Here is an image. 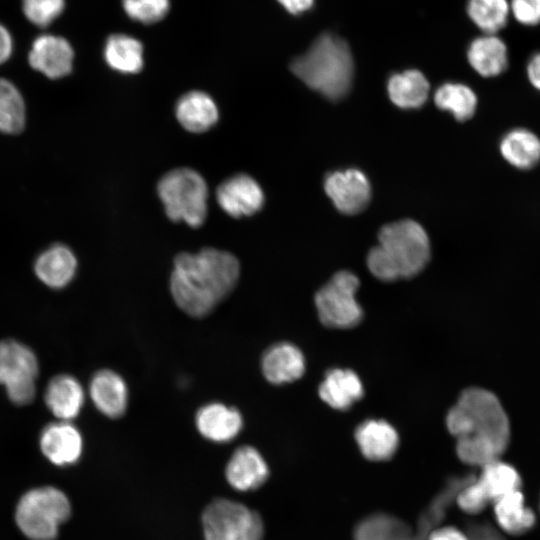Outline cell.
Masks as SVG:
<instances>
[{
  "label": "cell",
  "mask_w": 540,
  "mask_h": 540,
  "mask_svg": "<svg viewBox=\"0 0 540 540\" xmlns=\"http://www.w3.org/2000/svg\"><path fill=\"white\" fill-rule=\"evenodd\" d=\"M296 77L330 100L343 98L354 74L349 46L332 33L320 35L303 55L290 65Z\"/></svg>",
  "instance_id": "277c9868"
},
{
  "label": "cell",
  "mask_w": 540,
  "mask_h": 540,
  "mask_svg": "<svg viewBox=\"0 0 540 540\" xmlns=\"http://www.w3.org/2000/svg\"><path fill=\"white\" fill-rule=\"evenodd\" d=\"M476 481L492 504L499 498L519 490L522 484L516 468L500 459L483 466Z\"/></svg>",
  "instance_id": "f1b7e54d"
},
{
  "label": "cell",
  "mask_w": 540,
  "mask_h": 540,
  "mask_svg": "<svg viewBox=\"0 0 540 540\" xmlns=\"http://www.w3.org/2000/svg\"><path fill=\"white\" fill-rule=\"evenodd\" d=\"M85 392L81 383L72 375L58 374L50 379L44 392V402L55 418L71 421L84 405Z\"/></svg>",
  "instance_id": "ac0fdd59"
},
{
  "label": "cell",
  "mask_w": 540,
  "mask_h": 540,
  "mask_svg": "<svg viewBox=\"0 0 540 540\" xmlns=\"http://www.w3.org/2000/svg\"><path fill=\"white\" fill-rule=\"evenodd\" d=\"M261 371L272 384L293 382L304 374L305 358L295 345L288 342L276 343L263 353Z\"/></svg>",
  "instance_id": "e0dca14e"
},
{
  "label": "cell",
  "mask_w": 540,
  "mask_h": 540,
  "mask_svg": "<svg viewBox=\"0 0 540 540\" xmlns=\"http://www.w3.org/2000/svg\"><path fill=\"white\" fill-rule=\"evenodd\" d=\"M510 14L524 26L540 23V0H509Z\"/></svg>",
  "instance_id": "d590c367"
},
{
  "label": "cell",
  "mask_w": 540,
  "mask_h": 540,
  "mask_svg": "<svg viewBox=\"0 0 540 540\" xmlns=\"http://www.w3.org/2000/svg\"><path fill=\"white\" fill-rule=\"evenodd\" d=\"M289 13L293 15L301 14L309 10L314 0H277Z\"/></svg>",
  "instance_id": "60d3db41"
},
{
  "label": "cell",
  "mask_w": 540,
  "mask_h": 540,
  "mask_svg": "<svg viewBox=\"0 0 540 540\" xmlns=\"http://www.w3.org/2000/svg\"><path fill=\"white\" fill-rule=\"evenodd\" d=\"M499 151L512 167L528 170L540 162V138L527 128H514L501 138Z\"/></svg>",
  "instance_id": "cb8c5ba5"
},
{
  "label": "cell",
  "mask_w": 540,
  "mask_h": 540,
  "mask_svg": "<svg viewBox=\"0 0 540 540\" xmlns=\"http://www.w3.org/2000/svg\"><path fill=\"white\" fill-rule=\"evenodd\" d=\"M467 534L470 540H503L490 526L481 523L469 525Z\"/></svg>",
  "instance_id": "74e56055"
},
{
  "label": "cell",
  "mask_w": 540,
  "mask_h": 540,
  "mask_svg": "<svg viewBox=\"0 0 540 540\" xmlns=\"http://www.w3.org/2000/svg\"><path fill=\"white\" fill-rule=\"evenodd\" d=\"M125 13L134 21L153 24L162 20L170 8L169 0H122Z\"/></svg>",
  "instance_id": "836d02e7"
},
{
  "label": "cell",
  "mask_w": 540,
  "mask_h": 540,
  "mask_svg": "<svg viewBox=\"0 0 540 540\" xmlns=\"http://www.w3.org/2000/svg\"><path fill=\"white\" fill-rule=\"evenodd\" d=\"M39 443L44 456L58 466L75 463L83 448L82 436L70 421L58 420L47 425L41 432Z\"/></svg>",
  "instance_id": "5bb4252c"
},
{
  "label": "cell",
  "mask_w": 540,
  "mask_h": 540,
  "mask_svg": "<svg viewBox=\"0 0 540 540\" xmlns=\"http://www.w3.org/2000/svg\"><path fill=\"white\" fill-rule=\"evenodd\" d=\"M205 540H262L264 525L260 515L228 499L212 501L202 514Z\"/></svg>",
  "instance_id": "52a82bcc"
},
{
  "label": "cell",
  "mask_w": 540,
  "mask_h": 540,
  "mask_svg": "<svg viewBox=\"0 0 540 540\" xmlns=\"http://www.w3.org/2000/svg\"><path fill=\"white\" fill-rule=\"evenodd\" d=\"M430 242L424 228L406 219L383 226L378 245L370 250L367 266L382 281L410 278L426 266Z\"/></svg>",
  "instance_id": "3957f363"
},
{
  "label": "cell",
  "mask_w": 540,
  "mask_h": 540,
  "mask_svg": "<svg viewBox=\"0 0 540 540\" xmlns=\"http://www.w3.org/2000/svg\"><path fill=\"white\" fill-rule=\"evenodd\" d=\"M228 483L239 491L252 490L268 477V466L261 454L252 446L237 448L226 466Z\"/></svg>",
  "instance_id": "ffe728a7"
},
{
  "label": "cell",
  "mask_w": 540,
  "mask_h": 540,
  "mask_svg": "<svg viewBox=\"0 0 540 540\" xmlns=\"http://www.w3.org/2000/svg\"><path fill=\"white\" fill-rule=\"evenodd\" d=\"M107 65L123 74L138 73L144 64L142 43L126 34L110 35L104 46Z\"/></svg>",
  "instance_id": "4316f807"
},
{
  "label": "cell",
  "mask_w": 540,
  "mask_h": 540,
  "mask_svg": "<svg viewBox=\"0 0 540 540\" xmlns=\"http://www.w3.org/2000/svg\"><path fill=\"white\" fill-rule=\"evenodd\" d=\"M445 515L439 504L430 502L415 528L396 516L375 513L356 526L354 540H427L431 532L440 527Z\"/></svg>",
  "instance_id": "30bf717a"
},
{
  "label": "cell",
  "mask_w": 540,
  "mask_h": 540,
  "mask_svg": "<svg viewBox=\"0 0 540 540\" xmlns=\"http://www.w3.org/2000/svg\"><path fill=\"white\" fill-rule=\"evenodd\" d=\"M363 395L361 380L349 369L329 371L319 386L320 398L334 409L346 410Z\"/></svg>",
  "instance_id": "d4e9b609"
},
{
  "label": "cell",
  "mask_w": 540,
  "mask_h": 540,
  "mask_svg": "<svg viewBox=\"0 0 540 540\" xmlns=\"http://www.w3.org/2000/svg\"><path fill=\"white\" fill-rule=\"evenodd\" d=\"M358 278L349 271L336 273L315 295L321 322L332 328H351L362 318V309L355 294Z\"/></svg>",
  "instance_id": "9c48e42d"
},
{
  "label": "cell",
  "mask_w": 540,
  "mask_h": 540,
  "mask_svg": "<svg viewBox=\"0 0 540 540\" xmlns=\"http://www.w3.org/2000/svg\"><path fill=\"white\" fill-rule=\"evenodd\" d=\"M470 66L483 77H495L508 67V48L496 34H484L475 38L467 50Z\"/></svg>",
  "instance_id": "7402d4cb"
},
{
  "label": "cell",
  "mask_w": 540,
  "mask_h": 540,
  "mask_svg": "<svg viewBox=\"0 0 540 540\" xmlns=\"http://www.w3.org/2000/svg\"><path fill=\"white\" fill-rule=\"evenodd\" d=\"M77 271V258L73 251L63 244H54L36 258L34 272L37 278L52 289L66 287Z\"/></svg>",
  "instance_id": "d6986e66"
},
{
  "label": "cell",
  "mask_w": 540,
  "mask_h": 540,
  "mask_svg": "<svg viewBox=\"0 0 540 540\" xmlns=\"http://www.w3.org/2000/svg\"><path fill=\"white\" fill-rule=\"evenodd\" d=\"M157 191L172 221H183L191 227L205 221L208 188L198 172L189 168L169 171L160 179Z\"/></svg>",
  "instance_id": "5b68a950"
},
{
  "label": "cell",
  "mask_w": 540,
  "mask_h": 540,
  "mask_svg": "<svg viewBox=\"0 0 540 540\" xmlns=\"http://www.w3.org/2000/svg\"><path fill=\"white\" fill-rule=\"evenodd\" d=\"M526 74L531 86L540 92V52L534 53L528 60Z\"/></svg>",
  "instance_id": "f35d334b"
},
{
  "label": "cell",
  "mask_w": 540,
  "mask_h": 540,
  "mask_svg": "<svg viewBox=\"0 0 540 540\" xmlns=\"http://www.w3.org/2000/svg\"><path fill=\"white\" fill-rule=\"evenodd\" d=\"M13 52V38L9 30L0 23V65L6 62Z\"/></svg>",
  "instance_id": "ab89813d"
},
{
  "label": "cell",
  "mask_w": 540,
  "mask_h": 540,
  "mask_svg": "<svg viewBox=\"0 0 540 540\" xmlns=\"http://www.w3.org/2000/svg\"><path fill=\"white\" fill-rule=\"evenodd\" d=\"M456 438V453L465 464L482 468L500 459L510 440V424L498 398L483 388L462 392L446 417Z\"/></svg>",
  "instance_id": "6da1fadb"
},
{
  "label": "cell",
  "mask_w": 540,
  "mask_h": 540,
  "mask_svg": "<svg viewBox=\"0 0 540 540\" xmlns=\"http://www.w3.org/2000/svg\"><path fill=\"white\" fill-rule=\"evenodd\" d=\"M89 395L99 412L109 418H119L127 410L128 388L115 371L101 369L91 378Z\"/></svg>",
  "instance_id": "9a60e30c"
},
{
  "label": "cell",
  "mask_w": 540,
  "mask_h": 540,
  "mask_svg": "<svg viewBox=\"0 0 540 540\" xmlns=\"http://www.w3.org/2000/svg\"><path fill=\"white\" fill-rule=\"evenodd\" d=\"M70 515V503L57 488L46 486L32 489L19 500L16 522L31 540H53L59 526Z\"/></svg>",
  "instance_id": "8992f818"
},
{
  "label": "cell",
  "mask_w": 540,
  "mask_h": 540,
  "mask_svg": "<svg viewBox=\"0 0 540 540\" xmlns=\"http://www.w3.org/2000/svg\"><path fill=\"white\" fill-rule=\"evenodd\" d=\"M438 108L450 111L459 121L470 119L477 108V96L467 85L460 83H445L434 95Z\"/></svg>",
  "instance_id": "f546056e"
},
{
  "label": "cell",
  "mask_w": 540,
  "mask_h": 540,
  "mask_svg": "<svg viewBox=\"0 0 540 540\" xmlns=\"http://www.w3.org/2000/svg\"><path fill=\"white\" fill-rule=\"evenodd\" d=\"M324 189L335 207L344 214L361 212L369 203L371 187L359 170L336 171L327 176Z\"/></svg>",
  "instance_id": "7c38bea8"
},
{
  "label": "cell",
  "mask_w": 540,
  "mask_h": 540,
  "mask_svg": "<svg viewBox=\"0 0 540 540\" xmlns=\"http://www.w3.org/2000/svg\"><path fill=\"white\" fill-rule=\"evenodd\" d=\"M467 13L484 34H496L509 20V0H468Z\"/></svg>",
  "instance_id": "1f68e13d"
},
{
  "label": "cell",
  "mask_w": 540,
  "mask_h": 540,
  "mask_svg": "<svg viewBox=\"0 0 540 540\" xmlns=\"http://www.w3.org/2000/svg\"><path fill=\"white\" fill-rule=\"evenodd\" d=\"M25 102L18 88L0 78V132L18 134L25 126Z\"/></svg>",
  "instance_id": "4dcf8cb0"
},
{
  "label": "cell",
  "mask_w": 540,
  "mask_h": 540,
  "mask_svg": "<svg viewBox=\"0 0 540 540\" xmlns=\"http://www.w3.org/2000/svg\"><path fill=\"white\" fill-rule=\"evenodd\" d=\"M175 113L183 128L193 133L209 130L219 117L214 100L202 91L182 95L176 103Z\"/></svg>",
  "instance_id": "603a6c76"
},
{
  "label": "cell",
  "mask_w": 540,
  "mask_h": 540,
  "mask_svg": "<svg viewBox=\"0 0 540 540\" xmlns=\"http://www.w3.org/2000/svg\"><path fill=\"white\" fill-rule=\"evenodd\" d=\"M216 198L223 211L235 218L256 213L264 203L260 185L247 174H237L223 181L217 188Z\"/></svg>",
  "instance_id": "4fadbf2b"
},
{
  "label": "cell",
  "mask_w": 540,
  "mask_h": 540,
  "mask_svg": "<svg viewBox=\"0 0 540 540\" xmlns=\"http://www.w3.org/2000/svg\"><path fill=\"white\" fill-rule=\"evenodd\" d=\"M495 520L499 528L510 535H520L533 528L534 511L526 506L521 489L513 491L493 503Z\"/></svg>",
  "instance_id": "484cf974"
},
{
  "label": "cell",
  "mask_w": 540,
  "mask_h": 540,
  "mask_svg": "<svg viewBox=\"0 0 540 540\" xmlns=\"http://www.w3.org/2000/svg\"><path fill=\"white\" fill-rule=\"evenodd\" d=\"M38 373V359L31 348L14 339L0 341V385L13 404L34 400Z\"/></svg>",
  "instance_id": "ba28073f"
},
{
  "label": "cell",
  "mask_w": 540,
  "mask_h": 540,
  "mask_svg": "<svg viewBox=\"0 0 540 540\" xmlns=\"http://www.w3.org/2000/svg\"><path fill=\"white\" fill-rule=\"evenodd\" d=\"M239 277L240 263L232 253L206 247L176 255L169 289L179 309L190 317L202 318L232 293Z\"/></svg>",
  "instance_id": "7a4b0ae2"
},
{
  "label": "cell",
  "mask_w": 540,
  "mask_h": 540,
  "mask_svg": "<svg viewBox=\"0 0 540 540\" xmlns=\"http://www.w3.org/2000/svg\"><path fill=\"white\" fill-rule=\"evenodd\" d=\"M427 540H470L467 532L453 526L438 527L431 532Z\"/></svg>",
  "instance_id": "8d00e7d4"
},
{
  "label": "cell",
  "mask_w": 540,
  "mask_h": 540,
  "mask_svg": "<svg viewBox=\"0 0 540 540\" xmlns=\"http://www.w3.org/2000/svg\"><path fill=\"white\" fill-rule=\"evenodd\" d=\"M74 50L64 37L42 34L36 37L28 54L30 66L50 79H60L72 71Z\"/></svg>",
  "instance_id": "8fae6325"
},
{
  "label": "cell",
  "mask_w": 540,
  "mask_h": 540,
  "mask_svg": "<svg viewBox=\"0 0 540 540\" xmlns=\"http://www.w3.org/2000/svg\"><path fill=\"white\" fill-rule=\"evenodd\" d=\"M26 19L37 27H47L64 11L65 0H22Z\"/></svg>",
  "instance_id": "d6a6232c"
},
{
  "label": "cell",
  "mask_w": 540,
  "mask_h": 540,
  "mask_svg": "<svg viewBox=\"0 0 540 540\" xmlns=\"http://www.w3.org/2000/svg\"><path fill=\"white\" fill-rule=\"evenodd\" d=\"M455 503L463 512L475 515L481 513L491 502L474 476L459 490Z\"/></svg>",
  "instance_id": "e575fe53"
},
{
  "label": "cell",
  "mask_w": 540,
  "mask_h": 540,
  "mask_svg": "<svg viewBox=\"0 0 540 540\" xmlns=\"http://www.w3.org/2000/svg\"><path fill=\"white\" fill-rule=\"evenodd\" d=\"M390 100L403 109L421 107L429 94V82L418 70L411 69L392 75L387 84Z\"/></svg>",
  "instance_id": "83f0119b"
},
{
  "label": "cell",
  "mask_w": 540,
  "mask_h": 540,
  "mask_svg": "<svg viewBox=\"0 0 540 540\" xmlns=\"http://www.w3.org/2000/svg\"><path fill=\"white\" fill-rule=\"evenodd\" d=\"M355 440L363 456L371 461L389 460L399 445L397 431L384 420H367L360 424Z\"/></svg>",
  "instance_id": "44dd1931"
},
{
  "label": "cell",
  "mask_w": 540,
  "mask_h": 540,
  "mask_svg": "<svg viewBox=\"0 0 540 540\" xmlns=\"http://www.w3.org/2000/svg\"><path fill=\"white\" fill-rule=\"evenodd\" d=\"M195 424L203 437L222 443L238 435L243 426V418L236 408L213 402L202 406L197 411Z\"/></svg>",
  "instance_id": "2e32d148"
}]
</instances>
